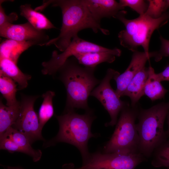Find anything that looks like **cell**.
<instances>
[{"label": "cell", "instance_id": "obj_1", "mask_svg": "<svg viewBox=\"0 0 169 169\" xmlns=\"http://www.w3.org/2000/svg\"><path fill=\"white\" fill-rule=\"evenodd\" d=\"M51 6L60 8L62 22L60 32L56 38L50 39L46 46L54 45L60 51H64L72 40L78 36V33L85 29L90 28L96 33L100 30L105 35L109 31L102 28L100 22L95 19L90 12L83 0H45L41 5L34 10L43 11Z\"/></svg>", "mask_w": 169, "mask_h": 169}, {"label": "cell", "instance_id": "obj_2", "mask_svg": "<svg viewBox=\"0 0 169 169\" xmlns=\"http://www.w3.org/2000/svg\"><path fill=\"white\" fill-rule=\"evenodd\" d=\"M73 57L69 58L56 73L66 90L64 112L74 111L75 109L86 111L90 110L88 103V97L101 81L95 76V68L82 66Z\"/></svg>", "mask_w": 169, "mask_h": 169}, {"label": "cell", "instance_id": "obj_3", "mask_svg": "<svg viewBox=\"0 0 169 169\" xmlns=\"http://www.w3.org/2000/svg\"><path fill=\"white\" fill-rule=\"evenodd\" d=\"M86 111L83 115L79 114L74 110L56 116L59 125V131L47 145L49 146L60 142L69 143L79 149L83 161L85 160L90 154L88 141L90 138L96 136L91 131L92 123L96 117L91 110Z\"/></svg>", "mask_w": 169, "mask_h": 169}, {"label": "cell", "instance_id": "obj_4", "mask_svg": "<svg viewBox=\"0 0 169 169\" xmlns=\"http://www.w3.org/2000/svg\"><path fill=\"white\" fill-rule=\"evenodd\" d=\"M126 11H120L115 17L121 22L125 29L120 31L118 35L120 44L134 52L137 47L142 46L148 54L151 37L153 32L166 23L169 19V11L163 13L157 18H154L145 13L137 18L129 20L125 18Z\"/></svg>", "mask_w": 169, "mask_h": 169}, {"label": "cell", "instance_id": "obj_5", "mask_svg": "<svg viewBox=\"0 0 169 169\" xmlns=\"http://www.w3.org/2000/svg\"><path fill=\"white\" fill-rule=\"evenodd\" d=\"M169 113V102H162L139 112L136 127L139 138V151L148 156L165 141L164 124Z\"/></svg>", "mask_w": 169, "mask_h": 169}, {"label": "cell", "instance_id": "obj_6", "mask_svg": "<svg viewBox=\"0 0 169 169\" xmlns=\"http://www.w3.org/2000/svg\"><path fill=\"white\" fill-rule=\"evenodd\" d=\"M120 112L115 130L104 147L103 153L139 151V138L135 123L139 113L137 105L133 107L129 104Z\"/></svg>", "mask_w": 169, "mask_h": 169}, {"label": "cell", "instance_id": "obj_7", "mask_svg": "<svg viewBox=\"0 0 169 169\" xmlns=\"http://www.w3.org/2000/svg\"><path fill=\"white\" fill-rule=\"evenodd\" d=\"M143 156L139 151L109 153L98 151L90 154L81 166L74 168L72 164H68L66 167L68 169H135L144 160Z\"/></svg>", "mask_w": 169, "mask_h": 169}, {"label": "cell", "instance_id": "obj_8", "mask_svg": "<svg viewBox=\"0 0 169 169\" xmlns=\"http://www.w3.org/2000/svg\"><path fill=\"white\" fill-rule=\"evenodd\" d=\"M120 50L117 48L108 49L83 39L78 36L74 38L70 44L62 53L57 51L52 53L50 59L42 63L41 72L43 74L55 76L59 69L71 56L76 54L92 52H116Z\"/></svg>", "mask_w": 169, "mask_h": 169}, {"label": "cell", "instance_id": "obj_9", "mask_svg": "<svg viewBox=\"0 0 169 169\" xmlns=\"http://www.w3.org/2000/svg\"><path fill=\"white\" fill-rule=\"evenodd\" d=\"M120 74L119 72L113 69H108L104 78L90 95L96 98L109 113L111 120L105 124L106 126L116 125L119 113L129 104L120 99L110 85L111 80Z\"/></svg>", "mask_w": 169, "mask_h": 169}, {"label": "cell", "instance_id": "obj_10", "mask_svg": "<svg viewBox=\"0 0 169 169\" xmlns=\"http://www.w3.org/2000/svg\"><path fill=\"white\" fill-rule=\"evenodd\" d=\"M38 95L22 94L18 118L12 126L24 134L32 144L37 140H44L39 126L38 115L34 106Z\"/></svg>", "mask_w": 169, "mask_h": 169}, {"label": "cell", "instance_id": "obj_11", "mask_svg": "<svg viewBox=\"0 0 169 169\" xmlns=\"http://www.w3.org/2000/svg\"><path fill=\"white\" fill-rule=\"evenodd\" d=\"M0 36L6 39L20 42L31 41L37 45H46L50 39L45 30L37 29L30 23L4 24L0 26Z\"/></svg>", "mask_w": 169, "mask_h": 169}, {"label": "cell", "instance_id": "obj_12", "mask_svg": "<svg viewBox=\"0 0 169 169\" xmlns=\"http://www.w3.org/2000/svg\"><path fill=\"white\" fill-rule=\"evenodd\" d=\"M133 54L130 63L126 70L114 79L116 83L115 92L120 98L126 90L129 84L139 71L145 66L147 60L151 57H154L155 52L148 54L144 52L135 51Z\"/></svg>", "mask_w": 169, "mask_h": 169}, {"label": "cell", "instance_id": "obj_13", "mask_svg": "<svg viewBox=\"0 0 169 169\" xmlns=\"http://www.w3.org/2000/svg\"><path fill=\"white\" fill-rule=\"evenodd\" d=\"M83 1L92 16L100 22L104 18H114L120 11L124 8L114 0Z\"/></svg>", "mask_w": 169, "mask_h": 169}, {"label": "cell", "instance_id": "obj_14", "mask_svg": "<svg viewBox=\"0 0 169 169\" xmlns=\"http://www.w3.org/2000/svg\"><path fill=\"white\" fill-rule=\"evenodd\" d=\"M3 136L10 138L14 142L16 152L23 153L29 156L34 162L40 159L42 154L41 151L33 149L28 138L22 133L11 127L2 136Z\"/></svg>", "mask_w": 169, "mask_h": 169}, {"label": "cell", "instance_id": "obj_15", "mask_svg": "<svg viewBox=\"0 0 169 169\" xmlns=\"http://www.w3.org/2000/svg\"><path fill=\"white\" fill-rule=\"evenodd\" d=\"M149 75V70L145 66L141 69L131 80L123 96L130 97L131 106H135L141 98L144 95V89Z\"/></svg>", "mask_w": 169, "mask_h": 169}, {"label": "cell", "instance_id": "obj_16", "mask_svg": "<svg viewBox=\"0 0 169 169\" xmlns=\"http://www.w3.org/2000/svg\"><path fill=\"white\" fill-rule=\"evenodd\" d=\"M121 54L120 50L113 52H97L80 53L74 57L79 64L85 67L95 68L98 65L101 63L113 62L115 57L120 56Z\"/></svg>", "mask_w": 169, "mask_h": 169}, {"label": "cell", "instance_id": "obj_17", "mask_svg": "<svg viewBox=\"0 0 169 169\" xmlns=\"http://www.w3.org/2000/svg\"><path fill=\"white\" fill-rule=\"evenodd\" d=\"M0 72L17 83L18 90L26 88L28 85V81L31 78L30 75L23 73L17 63L5 58L0 57Z\"/></svg>", "mask_w": 169, "mask_h": 169}, {"label": "cell", "instance_id": "obj_18", "mask_svg": "<svg viewBox=\"0 0 169 169\" xmlns=\"http://www.w3.org/2000/svg\"><path fill=\"white\" fill-rule=\"evenodd\" d=\"M37 45L31 41L20 42L6 39L0 44V57L9 59L17 63L21 54L30 47Z\"/></svg>", "mask_w": 169, "mask_h": 169}, {"label": "cell", "instance_id": "obj_19", "mask_svg": "<svg viewBox=\"0 0 169 169\" xmlns=\"http://www.w3.org/2000/svg\"><path fill=\"white\" fill-rule=\"evenodd\" d=\"M20 15L25 18L33 27L40 30H48L56 28L43 14L35 11L29 4L21 5Z\"/></svg>", "mask_w": 169, "mask_h": 169}, {"label": "cell", "instance_id": "obj_20", "mask_svg": "<svg viewBox=\"0 0 169 169\" xmlns=\"http://www.w3.org/2000/svg\"><path fill=\"white\" fill-rule=\"evenodd\" d=\"M20 102L12 106L3 104L2 99L0 101V137L15 122L18 116Z\"/></svg>", "mask_w": 169, "mask_h": 169}, {"label": "cell", "instance_id": "obj_21", "mask_svg": "<svg viewBox=\"0 0 169 169\" xmlns=\"http://www.w3.org/2000/svg\"><path fill=\"white\" fill-rule=\"evenodd\" d=\"M149 69V75L145 85L144 95H146L152 101L163 98L168 91L157 79L153 69L151 66Z\"/></svg>", "mask_w": 169, "mask_h": 169}, {"label": "cell", "instance_id": "obj_22", "mask_svg": "<svg viewBox=\"0 0 169 169\" xmlns=\"http://www.w3.org/2000/svg\"><path fill=\"white\" fill-rule=\"evenodd\" d=\"M17 85L12 79L0 72V91L7 105H13L18 102L16 98Z\"/></svg>", "mask_w": 169, "mask_h": 169}, {"label": "cell", "instance_id": "obj_23", "mask_svg": "<svg viewBox=\"0 0 169 169\" xmlns=\"http://www.w3.org/2000/svg\"><path fill=\"white\" fill-rule=\"evenodd\" d=\"M55 95L54 92L50 90L42 95L43 101L40 107L38 115L39 126L42 131L45 124L54 115L53 99Z\"/></svg>", "mask_w": 169, "mask_h": 169}, {"label": "cell", "instance_id": "obj_24", "mask_svg": "<svg viewBox=\"0 0 169 169\" xmlns=\"http://www.w3.org/2000/svg\"><path fill=\"white\" fill-rule=\"evenodd\" d=\"M152 162L155 167H169V140L164 141L156 148Z\"/></svg>", "mask_w": 169, "mask_h": 169}, {"label": "cell", "instance_id": "obj_25", "mask_svg": "<svg viewBox=\"0 0 169 169\" xmlns=\"http://www.w3.org/2000/svg\"><path fill=\"white\" fill-rule=\"evenodd\" d=\"M147 1L148 6L145 14L152 18H159L166 10V0H150Z\"/></svg>", "mask_w": 169, "mask_h": 169}, {"label": "cell", "instance_id": "obj_26", "mask_svg": "<svg viewBox=\"0 0 169 169\" xmlns=\"http://www.w3.org/2000/svg\"><path fill=\"white\" fill-rule=\"evenodd\" d=\"M119 3L121 7L125 8L128 7L133 9L140 15L144 14L146 12L148 6L144 0H120Z\"/></svg>", "mask_w": 169, "mask_h": 169}, {"label": "cell", "instance_id": "obj_27", "mask_svg": "<svg viewBox=\"0 0 169 169\" xmlns=\"http://www.w3.org/2000/svg\"><path fill=\"white\" fill-rule=\"evenodd\" d=\"M6 0L0 1V26L7 23L13 24L18 18V14L16 13L12 12L8 15L6 14L2 5L3 3Z\"/></svg>", "mask_w": 169, "mask_h": 169}, {"label": "cell", "instance_id": "obj_28", "mask_svg": "<svg viewBox=\"0 0 169 169\" xmlns=\"http://www.w3.org/2000/svg\"><path fill=\"white\" fill-rule=\"evenodd\" d=\"M161 47L160 51L155 52L154 58L156 61L160 60L163 57L169 56V40L160 37Z\"/></svg>", "mask_w": 169, "mask_h": 169}, {"label": "cell", "instance_id": "obj_29", "mask_svg": "<svg viewBox=\"0 0 169 169\" xmlns=\"http://www.w3.org/2000/svg\"><path fill=\"white\" fill-rule=\"evenodd\" d=\"M157 79L160 81H169V65L167 66L162 72L156 74Z\"/></svg>", "mask_w": 169, "mask_h": 169}, {"label": "cell", "instance_id": "obj_30", "mask_svg": "<svg viewBox=\"0 0 169 169\" xmlns=\"http://www.w3.org/2000/svg\"><path fill=\"white\" fill-rule=\"evenodd\" d=\"M4 168V169H24L23 167L18 166H8L2 165Z\"/></svg>", "mask_w": 169, "mask_h": 169}, {"label": "cell", "instance_id": "obj_31", "mask_svg": "<svg viewBox=\"0 0 169 169\" xmlns=\"http://www.w3.org/2000/svg\"><path fill=\"white\" fill-rule=\"evenodd\" d=\"M167 117L168 119V133L169 134V113L167 115Z\"/></svg>", "mask_w": 169, "mask_h": 169}, {"label": "cell", "instance_id": "obj_32", "mask_svg": "<svg viewBox=\"0 0 169 169\" xmlns=\"http://www.w3.org/2000/svg\"><path fill=\"white\" fill-rule=\"evenodd\" d=\"M62 169H68L66 167H65L64 166H63L62 167Z\"/></svg>", "mask_w": 169, "mask_h": 169}]
</instances>
